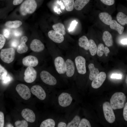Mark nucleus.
I'll return each mask as SVG.
<instances>
[{"mask_svg": "<svg viewBox=\"0 0 127 127\" xmlns=\"http://www.w3.org/2000/svg\"><path fill=\"white\" fill-rule=\"evenodd\" d=\"M22 116L27 121L30 123L34 122L36 120L35 114L32 110L28 108H25L22 111Z\"/></svg>", "mask_w": 127, "mask_h": 127, "instance_id": "4468645a", "label": "nucleus"}, {"mask_svg": "<svg viewBox=\"0 0 127 127\" xmlns=\"http://www.w3.org/2000/svg\"><path fill=\"white\" fill-rule=\"evenodd\" d=\"M14 35L16 37L20 36L22 34L21 32L20 31L16 30L14 31Z\"/></svg>", "mask_w": 127, "mask_h": 127, "instance_id": "de8ad7c7", "label": "nucleus"}, {"mask_svg": "<svg viewBox=\"0 0 127 127\" xmlns=\"http://www.w3.org/2000/svg\"><path fill=\"white\" fill-rule=\"evenodd\" d=\"M30 48L32 51L34 52H39L43 50L45 47L40 40L35 39L32 41L30 45Z\"/></svg>", "mask_w": 127, "mask_h": 127, "instance_id": "dca6fc26", "label": "nucleus"}, {"mask_svg": "<svg viewBox=\"0 0 127 127\" xmlns=\"http://www.w3.org/2000/svg\"><path fill=\"white\" fill-rule=\"evenodd\" d=\"M66 74L68 77H71L74 75L75 71V67L73 61L69 59H67L65 62Z\"/></svg>", "mask_w": 127, "mask_h": 127, "instance_id": "f3484780", "label": "nucleus"}, {"mask_svg": "<svg viewBox=\"0 0 127 127\" xmlns=\"http://www.w3.org/2000/svg\"><path fill=\"white\" fill-rule=\"evenodd\" d=\"M122 75L120 74H113L111 75V78H112L120 79L122 78Z\"/></svg>", "mask_w": 127, "mask_h": 127, "instance_id": "37998d69", "label": "nucleus"}, {"mask_svg": "<svg viewBox=\"0 0 127 127\" xmlns=\"http://www.w3.org/2000/svg\"><path fill=\"white\" fill-rule=\"evenodd\" d=\"M15 55L14 49L12 48L2 49L0 53V57L4 62L9 64L14 60Z\"/></svg>", "mask_w": 127, "mask_h": 127, "instance_id": "7ed1b4c3", "label": "nucleus"}, {"mask_svg": "<svg viewBox=\"0 0 127 127\" xmlns=\"http://www.w3.org/2000/svg\"><path fill=\"white\" fill-rule=\"evenodd\" d=\"M52 27L53 29L56 32L62 34L63 35L66 34L65 28L63 24L58 23L53 25Z\"/></svg>", "mask_w": 127, "mask_h": 127, "instance_id": "a878e982", "label": "nucleus"}, {"mask_svg": "<svg viewBox=\"0 0 127 127\" xmlns=\"http://www.w3.org/2000/svg\"><path fill=\"white\" fill-rule=\"evenodd\" d=\"M90 0H75L74 3L75 8L78 11L81 10Z\"/></svg>", "mask_w": 127, "mask_h": 127, "instance_id": "393cba45", "label": "nucleus"}, {"mask_svg": "<svg viewBox=\"0 0 127 127\" xmlns=\"http://www.w3.org/2000/svg\"><path fill=\"white\" fill-rule=\"evenodd\" d=\"M81 119L79 116L76 115L75 116L73 119L67 124V127H78Z\"/></svg>", "mask_w": 127, "mask_h": 127, "instance_id": "2f4dec72", "label": "nucleus"}, {"mask_svg": "<svg viewBox=\"0 0 127 127\" xmlns=\"http://www.w3.org/2000/svg\"><path fill=\"white\" fill-rule=\"evenodd\" d=\"M126 83L127 84V77H126Z\"/></svg>", "mask_w": 127, "mask_h": 127, "instance_id": "3c124183", "label": "nucleus"}, {"mask_svg": "<svg viewBox=\"0 0 127 127\" xmlns=\"http://www.w3.org/2000/svg\"><path fill=\"white\" fill-rule=\"evenodd\" d=\"M75 61L78 73L82 74H85L86 70L85 59L82 56H78L75 58Z\"/></svg>", "mask_w": 127, "mask_h": 127, "instance_id": "1a4fd4ad", "label": "nucleus"}, {"mask_svg": "<svg viewBox=\"0 0 127 127\" xmlns=\"http://www.w3.org/2000/svg\"><path fill=\"white\" fill-rule=\"evenodd\" d=\"M6 42V39L4 36L0 34V49L4 47Z\"/></svg>", "mask_w": 127, "mask_h": 127, "instance_id": "e433bc0d", "label": "nucleus"}, {"mask_svg": "<svg viewBox=\"0 0 127 127\" xmlns=\"http://www.w3.org/2000/svg\"><path fill=\"white\" fill-rule=\"evenodd\" d=\"M16 89L20 97L25 100H27L31 97V90L28 86L24 84H18Z\"/></svg>", "mask_w": 127, "mask_h": 127, "instance_id": "423d86ee", "label": "nucleus"}, {"mask_svg": "<svg viewBox=\"0 0 127 127\" xmlns=\"http://www.w3.org/2000/svg\"><path fill=\"white\" fill-rule=\"evenodd\" d=\"M7 127H14L11 124H8L6 126Z\"/></svg>", "mask_w": 127, "mask_h": 127, "instance_id": "8fccbe9b", "label": "nucleus"}, {"mask_svg": "<svg viewBox=\"0 0 127 127\" xmlns=\"http://www.w3.org/2000/svg\"><path fill=\"white\" fill-rule=\"evenodd\" d=\"M37 6L35 0H25L21 5L20 8V12L23 16L33 13Z\"/></svg>", "mask_w": 127, "mask_h": 127, "instance_id": "f03ea898", "label": "nucleus"}, {"mask_svg": "<svg viewBox=\"0 0 127 127\" xmlns=\"http://www.w3.org/2000/svg\"><path fill=\"white\" fill-rule=\"evenodd\" d=\"M14 125L16 127H27L28 126L27 122L25 120H17L15 122Z\"/></svg>", "mask_w": 127, "mask_h": 127, "instance_id": "72a5a7b5", "label": "nucleus"}, {"mask_svg": "<svg viewBox=\"0 0 127 127\" xmlns=\"http://www.w3.org/2000/svg\"><path fill=\"white\" fill-rule=\"evenodd\" d=\"M12 79V77L10 75L7 74L5 78L2 80V83L4 84H8Z\"/></svg>", "mask_w": 127, "mask_h": 127, "instance_id": "c9c22d12", "label": "nucleus"}, {"mask_svg": "<svg viewBox=\"0 0 127 127\" xmlns=\"http://www.w3.org/2000/svg\"><path fill=\"white\" fill-rule=\"evenodd\" d=\"M127 39H122L121 41V43L123 44L126 45L127 44Z\"/></svg>", "mask_w": 127, "mask_h": 127, "instance_id": "09e8293b", "label": "nucleus"}, {"mask_svg": "<svg viewBox=\"0 0 127 127\" xmlns=\"http://www.w3.org/2000/svg\"><path fill=\"white\" fill-rule=\"evenodd\" d=\"M110 28L117 31L120 34H121L124 30V27L119 24L115 20H112L110 25Z\"/></svg>", "mask_w": 127, "mask_h": 127, "instance_id": "412c9836", "label": "nucleus"}, {"mask_svg": "<svg viewBox=\"0 0 127 127\" xmlns=\"http://www.w3.org/2000/svg\"><path fill=\"white\" fill-rule=\"evenodd\" d=\"M89 48L90 52L92 56H94L96 54L97 48L94 41L92 39L89 40Z\"/></svg>", "mask_w": 127, "mask_h": 127, "instance_id": "c756f323", "label": "nucleus"}, {"mask_svg": "<svg viewBox=\"0 0 127 127\" xmlns=\"http://www.w3.org/2000/svg\"><path fill=\"white\" fill-rule=\"evenodd\" d=\"M7 74V70L0 64V80H3Z\"/></svg>", "mask_w": 127, "mask_h": 127, "instance_id": "f704fd0d", "label": "nucleus"}, {"mask_svg": "<svg viewBox=\"0 0 127 127\" xmlns=\"http://www.w3.org/2000/svg\"><path fill=\"white\" fill-rule=\"evenodd\" d=\"M48 35L50 39L55 43H61L64 40V35L54 30L49 31L48 33Z\"/></svg>", "mask_w": 127, "mask_h": 127, "instance_id": "2eb2a0df", "label": "nucleus"}, {"mask_svg": "<svg viewBox=\"0 0 127 127\" xmlns=\"http://www.w3.org/2000/svg\"><path fill=\"white\" fill-rule=\"evenodd\" d=\"M4 124V116L3 113L0 111V127H3Z\"/></svg>", "mask_w": 127, "mask_h": 127, "instance_id": "ea45409f", "label": "nucleus"}, {"mask_svg": "<svg viewBox=\"0 0 127 127\" xmlns=\"http://www.w3.org/2000/svg\"><path fill=\"white\" fill-rule=\"evenodd\" d=\"M106 77V74L105 72H101L99 73L93 80L91 83L92 87L95 89L99 87L105 81Z\"/></svg>", "mask_w": 127, "mask_h": 127, "instance_id": "f8f14e48", "label": "nucleus"}, {"mask_svg": "<svg viewBox=\"0 0 127 127\" xmlns=\"http://www.w3.org/2000/svg\"><path fill=\"white\" fill-rule=\"evenodd\" d=\"M40 75L42 80L45 83L51 86L55 85L57 83L56 78L48 71H43Z\"/></svg>", "mask_w": 127, "mask_h": 127, "instance_id": "6e6552de", "label": "nucleus"}, {"mask_svg": "<svg viewBox=\"0 0 127 127\" xmlns=\"http://www.w3.org/2000/svg\"><path fill=\"white\" fill-rule=\"evenodd\" d=\"M99 17L100 20L104 24L109 25L112 20L111 16L106 12H102L99 14Z\"/></svg>", "mask_w": 127, "mask_h": 127, "instance_id": "aec40b11", "label": "nucleus"}, {"mask_svg": "<svg viewBox=\"0 0 127 127\" xmlns=\"http://www.w3.org/2000/svg\"><path fill=\"white\" fill-rule=\"evenodd\" d=\"M73 99L70 93L66 92L61 93L58 97V102L61 107H65L69 106L71 104Z\"/></svg>", "mask_w": 127, "mask_h": 127, "instance_id": "39448f33", "label": "nucleus"}, {"mask_svg": "<svg viewBox=\"0 0 127 127\" xmlns=\"http://www.w3.org/2000/svg\"><path fill=\"white\" fill-rule=\"evenodd\" d=\"M66 10L68 12L72 11L74 8V0H62Z\"/></svg>", "mask_w": 127, "mask_h": 127, "instance_id": "7c9ffc66", "label": "nucleus"}, {"mask_svg": "<svg viewBox=\"0 0 127 127\" xmlns=\"http://www.w3.org/2000/svg\"><path fill=\"white\" fill-rule=\"evenodd\" d=\"M123 112V115L125 120L127 121V103H125V105L124 107Z\"/></svg>", "mask_w": 127, "mask_h": 127, "instance_id": "a19ab883", "label": "nucleus"}, {"mask_svg": "<svg viewBox=\"0 0 127 127\" xmlns=\"http://www.w3.org/2000/svg\"><path fill=\"white\" fill-rule=\"evenodd\" d=\"M18 41L17 40H14L11 42V45L12 47L16 48L18 46Z\"/></svg>", "mask_w": 127, "mask_h": 127, "instance_id": "79ce46f5", "label": "nucleus"}, {"mask_svg": "<svg viewBox=\"0 0 127 127\" xmlns=\"http://www.w3.org/2000/svg\"><path fill=\"white\" fill-rule=\"evenodd\" d=\"M28 40V37L26 36H23L21 37L20 44L18 46L17 49V52L18 53L21 54L27 52L28 47L25 43Z\"/></svg>", "mask_w": 127, "mask_h": 127, "instance_id": "a211bd4d", "label": "nucleus"}, {"mask_svg": "<svg viewBox=\"0 0 127 127\" xmlns=\"http://www.w3.org/2000/svg\"><path fill=\"white\" fill-rule=\"evenodd\" d=\"M88 67L90 72L89 79L90 80H93L99 74V71L98 69L95 67L93 64H90Z\"/></svg>", "mask_w": 127, "mask_h": 127, "instance_id": "4be33fe9", "label": "nucleus"}, {"mask_svg": "<svg viewBox=\"0 0 127 127\" xmlns=\"http://www.w3.org/2000/svg\"><path fill=\"white\" fill-rule=\"evenodd\" d=\"M78 127H91L90 123L87 119L83 118L80 121L78 126Z\"/></svg>", "mask_w": 127, "mask_h": 127, "instance_id": "473e14b6", "label": "nucleus"}, {"mask_svg": "<svg viewBox=\"0 0 127 127\" xmlns=\"http://www.w3.org/2000/svg\"><path fill=\"white\" fill-rule=\"evenodd\" d=\"M104 4L109 6L113 5L115 3V0H100Z\"/></svg>", "mask_w": 127, "mask_h": 127, "instance_id": "4c0bfd02", "label": "nucleus"}, {"mask_svg": "<svg viewBox=\"0 0 127 127\" xmlns=\"http://www.w3.org/2000/svg\"><path fill=\"white\" fill-rule=\"evenodd\" d=\"M77 23L78 22L75 20L72 21L68 29L69 31H73L75 28Z\"/></svg>", "mask_w": 127, "mask_h": 127, "instance_id": "58836bf2", "label": "nucleus"}, {"mask_svg": "<svg viewBox=\"0 0 127 127\" xmlns=\"http://www.w3.org/2000/svg\"><path fill=\"white\" fill-rule=\"evenodd\" d=\"M9 32L8 30L7 29H4L3 31L4 36L6 38H8L9 36Z\"/></svg>", "mask_w": 127, "mask_h": 127, "instance_id": "c03bdc74", "label": "nucleus"}, {"mask_svg": "<svg viewBox=\"0 0 127 127\" xmlns=\"http://www.w3.org/2000/svg\"><path fill=\"white\" fill-rule=\"evenodd\" d=\"M23 64L27 67H35L38 64V60L36 57L31 55L24 58L22 60Z\"/></svg>", "mask_w": 127, "mask_h": 127, "instance_id": "ddd939ff", "label": "nucleus"}, {"mask_svg": "<svg viewBox=\"0 0 127 127\" xmlns=\"http://www.w3.org/2000/svg\"><path fill=\"white\" fill-rule=\"evenodd\" d=\"M37 75L36 71L32 67H28L24 72V79L27 83H32L36 80Z\"/></svg>", "mask_w": 127, "mask_h": 127, "instance_id": "0eeeda50", "label": "nucleus"}, {"mask_svg": "<svg viewBox=\"0 0 127 127\" xmlns=\"http://www.w3.org/2000/svg\"><path fill=\"white\" fill-rule=\"evenodd\" d=\"M103 109L106 120L110 123H113L115 121V117L110 103L108 102H105L103 104Z\"/></svg>", "mask_w": 127, "mask_h": 127, "instance_id": "20e7f679", "label": "nucleus"}, {"mask_svg": "<svg viewBox=\"0 0 127 127\" xmlns=\"http://www.w3.org/2000/svg\"><path fill=\"white\" fill-rule=\"evenodd\" d=\"M55 125L56 122L55 120L52 118H48L42 122L40 127H54Z\"/></svg>", "mask_w": 127, "mask_h": 127, "instance_id": "c85d7f7f", "label": "nucleus"}, {"mask_svg": "<svg viewBox=\"0 0 127 127\" xmlns=\"http://www.w3.org/2000/svg\"><path fill=\"white\" fill-rule=\"evenodd\" d=\"M24 0H13V4L15 5H19Z\"/></svg>", "mask_w": 127, "mask_h": 127, "instance_id": "49530a36", "label": "nucleus"}, {"mask_svg": "<svg viewBox=\"0 0 127 127\" xmlns=\"http://www.w3.org/2000/svg\"><path fill=\"white\" fill-rule=\"evenodd\" d=\"M78 44L80 47L85 50H88L89 49V40L86 36H83L79 38Z\"/></svg>", "mask_w": 127, "mask_h": 127, "instance_id": "b1692460", "label": "nucleus"}, {"mask_svg": "<svg viewBox=\"0 0 127 127\" xmlns=\"http://www.w3.org/2000/svg\"><path fill=\"white\" fill-rule=\"evenodd\" d=\"M126 97L122 92H116L112 96L110 100V104L113 109L122 108L124 107L126 102Z\"/></svg>", "mask_w": 127, "mask_h": 127, "instance_id": "f257e3e1", "label": "nucleus"}, {"mask_svg": "<svg viewBox=\"0 0 127 127\" xmlns=\"http://www.w3.org/2000/svg\"><path fill=\"white\" fill-rule=\"evenodd\" d=\"M102 38L103 41L107 46L110 47L112 46L113 44L112 37L108 31H106L104 32Z\"/></svg>", "mask_w": 127, "mask_h": 127, "instance_id": "6ab92c4d", "label": "nucleus"}, {"mask_svg": "<svg viewBox=\"0 0 127 127\" xmlns=\"http://www.w3.org/2000/svg\"><path fill=\"white\" fill-rule=\"evenodd\" d=\"M116 19L119 23L122 25L127 24V16L122 12H118L116 16Z\"/></svg>", "mask_w": 127, "mask_h": 127, "instance_id": "bb28decb", "label": "nucleus"}, {"mask_svg": "<svg viewBox=\"0 0 127 127\" xmlns=\"http://www.w3.org/2000/svg\"><path fill=\"white\" fill-rule=\"evenodd\" d=\"M54 64L56 70L59 74L65 73V62L62 57L60 56L56 57L54 60Z\"/></svg>", "mask_w": 127, "mask_h": 127, "instance_id": "9b49d317", "label": "nucleus"}, {"mask_svg": "<svg viewBox=\"0 0 127 127\" xmlns=\"http://www.w3.org/2000/svg\"><path fill=\"white\" fill-rule=\"evenodd\" d=\"M31 91L33 95L40 100H43L46 98V95L45 90L40 85H35L32 86L31 88Z\"/></svg>", "mask_w": 127, "mask_h": 127, "instance_id": "9d476101", "label": "nucleus"}, {"mask_svg": "<svg viewBox=\"0 0 127 127\" xmlns=\"http://www.w3.org/2000/svg\"><path fill=\"white\" fill-rule=\"evenodd\" d=\"M22 24L21 21L16 20L8 21L6 22L5 25L6 27L11 28H16L20 26Z\"/></svg>", "mask_w": 127, "mask_h": 127, "instance_id": "cd10ccee", "label": "nucleus"}, {"mask_svg": "<svg viewBox=\"0 0 127 127\" xmlns=\"http://www.w3.org/2000/svg\"><path fill=\"white\" fill-rule=\"evenodd\" d=\"M110 52V50L106 46L104 47L103 44L101 43L98 46L97 53L98 56L99 57L102 56L104 53L106 56H107Z\"/></svg>", "mask_w": 127, "mask_h": 127, "instance_id": "5701e85b", "label": "nucleus"}, {"mask_svg": "<svg viewBox=\"0 0 127 127\" xmlns=\"http://www.w3.org/2000/svg\"><path fill=\"white\" fill-rule=\"evenodd\" d=\"M67 124L64 122H60L57 125V127H67Z\"/></svg>", "mask_w": 127, "mask_h": 127, "instance_id": "a18cd8bd", "label": "nucleus"}]
</instances>
